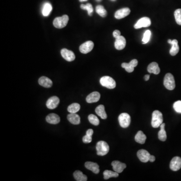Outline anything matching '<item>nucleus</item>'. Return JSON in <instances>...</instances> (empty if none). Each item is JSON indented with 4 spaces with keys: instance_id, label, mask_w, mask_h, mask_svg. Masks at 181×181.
Returning a JSON list of instances; mask_svg holds the SVG:
<instances>
[{
    "instance_id": "1",
    "label": "nucleus",
    "mask_w": 181,
    "mask_h": 181,
    "mask_svg": "<svg viewBox=\"0 0 181 181\" xmlns=\"http://www.w3.org/2000/svg\"><path fill=\"white\" fill-rule=\"evenodd\" d=\"M163 114L160 111L155 110L152 114L151 125L154 128H158L163 123Z\"/></svg>"
},
{
    "instance_id": "2",
    "label": "nucleus",
    "mask_w": 181,
    "mask_h": 181,
    "mask_svg": "<svg viewBox=\"0 0 181 181\" xmlns=\"http://www.w3.org/2000/svg\"><path fill=\"white\" fill-rule=\"evenodd\" d=\"M97 154L98 155L104 156L108 153L109 151V146L106 142L104 141L99 142L96 145Z\"/></svg>"
},
{
    "instance_id": "3",
    "label": "nucleus",
    "mask_w": 181,
    "mask_h": 181,
    "mask_svg": "<svg viewBox=\"0 0 181 181\" xmlns=\"http://www.w3.org/2000/svg\"><path fill=\"white\" fill-rule=\"evenodd\" d=\"M69 18L67 15H64L62 17H57L54 19L53 24L55 27L61 29L66 27L68 23Z\"/></svg>"
},
{
    "instance_id": "4",
    "label": "nucleus",
    "mask_w": 181,
    "mask_h": 181,
    "mask_svg": "<svg viewBox=\"0 0 181 181\" xmlns=\"http://www.w3.org/2000/svg\"><path fill=\"white\" fill-rule=\"evenodd\" d=\"M100 82L101 85L109 89H114L116 85L114 79L109 76H104L101 77Z\"/></svg>"
},
{
    "instance_id": "5",
    "label": "nucleus",
    "mask_w": 181,
    "mask_h": 181,
    "mask_svg": "<svg viewBox=\"0 0 181 181\" xmlns=\"http://www.w3.org/2000/svg\"><path fill=\"white\" fill-rule=\"evenodd\" d=\"M164 85L166 89L169 90H173L176 87L174 77L171 73L165 75L164 81Z\"/></svg>"
},
{
    "instance_id": "6",
    "label": "nucleus",
    "mask_w": 181,
    "mask_h": 181,
    "mask_svg": "<svg viewBox=\"0 0 181 181\" xmlns=\"http://www.w3.org/2000/svg\"><path fill=\"white\" fill-rule=\"evenodd\" d=\"M118 120L121 127H122V128H127L130 125L131 117L128 113H122L119 116Z\"/></svg>"
},
{
    "instance_id": "7",
    "label": "nucleus",
    "mask_w": 181,
    "mask_h": 181,
    "mask_svg": "<svg viewBox=\"0 0 181 181\" xmlns=\"http://www.w3.org/2000/svg\"><path fill=\"white\" fill-rule=\"evenodd\" d=\"M94 44L92 41H88L80 46V51L84 54H87L92 51L93 49Z\"/></svg>"
},
{
    "instance_id": "8",
    "label": "nucleus",
    "mask_w": 181,
    "mask_h": 181,
    "mask_svg": "<svg viewBox=\"0 0 181 181\" xmlns=\"http://www.w3.org/2000/svg\"><path fill=\"white\" fill-rule=\"evenodd\" d=\"M151 25V21L148 17H143L140 19L134 25V28L139 29L142 27H147Z\"/></svg>"
},
{
    "instance_id": "9",
    "label": "nucleus",
    "mask_w": 181,
    "mask_h": 181,
    "mask_svg": "<svg viewBox=\"0 0 181 181\" xmlns=\"http://www.w3.org/2000/svg\"><path fill=\"white\" fill-rule=\"evenodd\" d=\"M170 169L172 171H177L181 168V158L179 156H175L171 160Z\"/></svg>"
},
{
    "instance_id": "10",
    "label": "nucleus",
    "mask_w": 181,
    "mask_h": 181,
    "mask_svg": "<svg viewBox=\"0 0 181 181\" xmlns=\"http://www.w3.org/2000/svg\"><path fill=\"white\" fill-rule=\"evenodd\" d=\"M61 54L63 58L67 62H72L75 60V55L72 51L68 50L67 49H63L61 50Z\"/></svg>"
},
{
    "instance_id": "11",
    "label": "nucleus",
    "mask_w": 181,
    "mask_h": 181,
    "mask_svg": "<svg viewBox=\"0 0 181 181\" xmlns=\"http://www.w3.org/2000/svg\"><path fill=\"white\" fill-rule=\"evenodd\" d=\"M126 41L125 38L122 36H120L116 38L115 41V47L117 50H120L123 49L126 46Z\"/></svg>"
},
{
    "instance_id": "12",
    "label": "nucleus",
    "mask_w": 181,
    "mask_h": 181,
    "mask_svg": "<svg viewBox=\"0 0 181 181\" xmlns=\"http://www.w3.org/2000/svg\"><path fill=\"white\" fill-rule=\"evenodd\" d=\"M168 42L169 44L172 45V48L169 50L170 54L172 56L177 55L179 51V49H180L177 40L174 39L172 40L171 39H169Z\"/></svg>"
},
{
    "instance_id": "13",
    "label": "nucleus",
    "mask_w": 181,
    "mask_h": 181,
    "mask_svg": "<svg viewBox=\"0 0 181 181\" xmlns=\"http://www.w3.org/2000/svg\"><path fill=\"white\" fill-rule=\"evenodd\" d=\"M59 103V99L57 96H53L46 102V105L49 109H54L58 107Z\"/></svg>"
},
{
    "instance_id": "14",
    "label": "nucleus",
    "mask_w": 181,
    "mask_h": 181,
    "mask_svg": "<svg viewBox=\"0 0 181 181\" xmlns=\"http://www.w3.org/2000/svg\"><path fill=\"white\" fill-rule=\"evenodd\" d=\"M138 64V61L137 59H133L129 63H122L121 66L123 68H124L126 72H132L134 71V67H136Z\"/></svg>"
},
{
    "instance_id": "15",
    "label": "nucleus",
    "mask_w": 181,
    "mask_h": 181,
    "mask_svg": "<svg viewBox=\"0 0 181 181\" xmlns=\"http://www.w3.org/2000/svg\"><path fill=\"white\" fill-rule=\"evenodd\" d=\"M137 155L139 159V160L141 161L143 163H147V161H149L151 155L147 151L145 150H141L138 151Z\"/></svg>"
},
{
    "instance_id": "16",
    "label": "nucleus",
    "mask_w": 181,
    "mask_h": 181,
    "mask_svg": "<svg viewBox=\"0 0 181 181\" xmlns=\"http://www.w3.org/2000/svg\"><path fill=\"white\" fill-rule=\"evenodd\" d=\"M113 167V170L118 173H121L126 168V164L118 160L113 161L111 164Z\"/></svg>"
},
{
    "instance_id": "17",
    "label": "nucleus",
    "mask_w": 181,
    "mask_h": 181,
    "mask_svg": "<svg viewBox=\"0 0 181 181\" xmlns=\"http://www.w3.org/2000/svg\"><path fill=\"white\" fill-rule=\"evenodd\" d=\"M130 13V10L128 8H124L118 10L115 13V17L117 19L124 18L128 16Z\"/></svg>"
},
{
    "instance_id": "18",
    "label": "nucleus",
    "mask_w": 181,
    "mask_h": 181,
    "mask_svg": "<svg viewBox=\"0 0 181 181\" xmlns=\"http://www.w3.org/2000/svg\"><path fill=\"white\" fill-rule=\"evenodd\" d=\"M85 165L87 169L92 171L94 173L96 174H97L100 172L99 166L97 163H93L92 161H87V162H86Z\"/></svg>"
},
{
    "instance_id": "19",
    "label": "nucleus",
    "mask_w": 181,
    "mask_h": 181,
    "mask_svg": "<svg viewBox=\"0 0 181 181\" xmlns=\"http://www.w3.org/2000/svg\"><path fill=\"white\" fill-rule=\"evenodd\" d=\"M100 94L99 92H93L87 96L86 101L88 103L97 102L100 100Z\"/></svg>"
},
{
    "instance_id": "20",
    "label": "nucleus",
    "mask_w": 181,
    "mask_h": 181,
    "mask_svg": "<svg viewBox=\"0 0 181 181\" xmlns=\"http://www.w3.org/2000/svg\"><path fill=\"white\" fill-rule=\"evenodd\" d=\"M46 120L49 123L57 124L60 122V117L57 114L51 113L47 116Z\"/></svg>"
},
{
    "instance_id": "21",
    "label": "nucleus",
    "mask_w": 181,
    "mask_h": 181,
    "mask_svg": "<svg viewBox=\"0 0 181 181\" xmlns=\"http://www.w3.org/2000/svg\"><path fill=\"white\" fill-rule=\"evenodd\" d=\"M38 83L40 85L45 88H50L53 86V81L46 77H40Z\"/></svg>"
},
{
    "instance_id": "22",
    "label": "nucleus",
    "mask_w": 181,
    "mask_h": 181,
    "mask_svg": "<svg viewBox=\"0 0 181 181\" xmlns=\"http://www.w3.org/2000/svg\"><path fill=\"white\" fill-rule=\"evenodd\" d=\"M147 71L150 73H152L155 75H158L160 72V68L159 67V64L155 62H152L148 65Z\"/></svg>"
},
{
    "instance_id": "23",
    "label": "nucleus",
    "mask_w": 181,
    "mask_h": 181,
    "mask_svg": "<svg viewBox=\"0 0 181 181\" xmlns=\"http://www.w3.org/2000/svg\"><path fill=\"white\" fill-rule=\"evenodd\" d=\"M67 119L72 124L77 125L80 123V117L76 113H70L67 115Z\"/></svg>"
},
{
    "instance_id": "24",
    "label": "nucleus",
    "mask_w": 181,
    "mask_h": 181,
    "mask_svg": "<svg viewBox=\"0 0 181 181\" xmlns=\"http://www.w3.org/2000/svg\"><path fill=\"white\" fill-rule=\"evenodd\" d=\"M95 112L96 114L103 119H105L107 118V115L105 112V107L104 105H100L98 106L95 109Z\"/></svg>"
},
{
    "instance_id": "25",
    "label": "nucleus",
    "mask_w": 181,
    "mask_h": 181,
    "mask_svg": "<svg viewBox=\"0 0 181 181\" xmlns=\"http://www.w3.org/2000/svg\"><path fill=\"white\" fill-rule=\"evenodd\" d=\"M146 137L142 131H139L135 137V141L138 143L144 144L146 142Z\"/></svg>"
},
{
    "instance_id": "26",
    "label": "nucleus",
    "mask_w": 181,
    "mask_h": 181,
    "mask_svg": "<svg viewBox=\"0 0 181 181\" xmlns=\"http://www.w3.org/2000/svg\"><path fill=\"white\" fill-rule=\"evenodd\" d=\"M165 124L162 123L160 125V131H159L158 133V137L160 141L162 142H165L166 141L167 139V133L165 132Z\"/></svg>"
},
{
    "instance_id": "27",
    "label": "nucleus",
    "mask_w": 181,
    "mask_h": 181,
    "mask_svg": "<svg viewBox=\"0 0 181 181\" xmlns=\"http://www.w3.org/2000/svg\"><path fill=\"white\" fill-rule=\"evenodd\" d=\"M74 177L76 180L77 181H87V177L85 174L80 171H75L74 173Z\"/></svg>"
},
{
    "instance_id": "28",
    "label": "nucleus",
    "mask_w": 181,
    "mask_h": 181,
    "mask_svg": "<svg viewBox=\"0 0 181 181\" xmlns=\"http://www.w3.org/2000/svg\"><path fill=\"white\" fill-rule=\"evenodd\" d=\"M94 131L92 129H89L86 132V135L83 138V142L84 143H90L92 141V135L93 134Z\"/></svg>"
},
{
    "instance_id": "29",
    "label": "nucleus",
    "mask_w": 181,
    "mask_h": 181,
    "mask_svg": "<svg viewBox=\"0 0 181 181\" xmlns=\"http://www.w3.org/2000/svg\"><path fill=\"white\" fill-rule=\"evenodd\" d=\"M53 9L51 4L49 3H45L42 8V15L44 16H48L50 14V12Z\"/></svg>"
},
{
    "instance_id": "30",
    "label": "nucleus",
    "mask_w": 181,
    "mask_h": 181,
    "mask_svg": "<svg viewBox=\"0 0 181 181\" xmlns=\"http://www.w3.org/2000/svg\"><path fill=\"white\" fill-rule=\"evenodd\" d=\"M104 178L105 180H108L110 178H116L119 176V173L116 172L109 171V170H105L103 173Z\"/></svg>"
},
{
    "instance_id": "31",
    "label": "nucleus",
    "mask_w": 181,
    "mask_h": 181,
    "mask_svg": "<svg viewBox=\"0 0 181 181\" xmlns=\"http://www.w3.org/2000/svg\"><path fill=\"white\" fill-rule=\"evenodd\" d=\"M80 105L78 103H73L67 108V111L70 113H76L80 109Z\"/></svg>"
},
{
    "instance_id": "32",
    "label": "nucleus",
    "mask_w": 181,
    "mask_h": 181,
    "mask_svg": "<svg viewBox=\"0 0 181 181\" xmlns=\"http://www.w3.org/2000/svg\"><path fill=\"white\" fill-rule=\"evenodd\" d=\"M96 11L98 14L102 17H105L107 15V12L104 7L102 5H98L96 7Z\"/></svg>"
},
{
    "instance_id": "33",
    "label": "nucleus",
    "mask_w": 181,
    "mask_h": 181,
    "mask_svg": "<svg viewBox=\"0 0 181 181\" xmlns=\"http://www.w3.org/2000/svg\"><path fill=\"white\" fill-rule=\"evenodd\" d=\"M88 119L90 123L94 125H95V126H98L100 123V121L99 120L98 117L93 114L89 115L88 116Z\"/></svg>"
},
{
    "instance_id": "34",
    "label": "nucleus",
    "mask_w": 181,
    "mask_h": 181,
    "mask_svg": "<svg viewBox=\"0 0 181 181\" xmlns=\"http://www.w3.org/2000/svg\"><path fill=\"white\" fill-rule=\"evenodd\" d=\"M81 9L86 10L88 11V15L89 16H92V13L93 12V8L92 7V5L90 3H88L86 5L81 4Z\"/></svg>"
},
{
    "instance_id": "35",
    "label": "nucleus",
    "mask_w": 181,
    "mask_h": 181,
    "mask_svg": "<svg viewBox=\"0 0 181 181\" xmlns=\"http://www.w3.org/2000/svg\"><path fill=\"white\" fill-rule=\"evenodd\" d=\"M174 16L177 23L181 25V9H178L174 11Z\"/></svg>"
},
{
    "instance_id": "36",
    "label": "nucleus",
    "mask_w": 181,
    "mask_h": 181,
    "mask_svg": "<svg viewBox=\"0 0 181 181\" xmlns=\"http://www.w3.org/2000/svg\"><path fill=\"white\" fill-rule=\"evenodd\" d=\"M151 33L150 30H147L144 32L143 37L142 38V44H146L149 42L151 39Z\"/></svg>"
},
{
    "instance_id": "37",
    "label": "nucleus",
    "mask_w": 181,
    "mask_h": 181,
    "mask_svg": "<svg viewBox=\"0 0 181 181\" xmlns=\"http://www.w3.org/2000/svg\"><path fill=\"white\" fill-rule=\"evenodd\" d=\"M174 110L177 113H181V101H176L173 105Z\"/></svg>"
},
{
    "instance_id": "38",
    "label": "nucleus",
    "mask_w": 181,
    "mask_h": 181,
    "mask_svg": "<svg viewBox=\"0 0 181 181\" xmlns=\"http://www.w3.org/2000/svg\"><path fill=\"white\" fill-rule=\"evenodd\" d=\"M113 37H115V38H117V37H119L121 35V32L119 30H115L113 32Z\"/></svg>"
},
{
    "instance_id": "39",
    "label": "nucleus",
    "mask_w": 181,
    "mask_h": 181,
    "mask_svg": "<svg viewBox=\"0 0 181 181\" xmlns=\"http://www.w3.org/2000/svg\"><path fill=\"white\" fill-rule=\"evenodd\" d=\"M155 160V156L154 155H150V159H149V161H151V162H154Z\"/></svg>"
},
{
    "instance_id": "40",
    "label": "nucleus",
    "mask_w": 181,
    "mask_h": 181,
    "mask_svg": "<svg viewBox=\"0 0 181 181\" xmlns=\"http://www.w3.org/2000/svg\"><path fill=\"white\" fill-rule=\"evenodd\" d=\"M150 75H146L144 76V80L146 81H147L149 80V79H150Z\"/></svg>"
},
{
    "instance_id": "41",
    "label": "nucleus",
    "mask_w": 181,
    "mask_h": 181,
    "mask_svg": "<svg viewBox=\"0 0 181 181\" xmlns=\"http://www.w3.org/2000/svg\"><path fill=\"white\" fill-rule=\"evenodd\" d=\"M79 1H80V2H82L87 1L88 0H79Z\"/></svg>"
},
{
    "instance_id": "42",
    "label": "nucleus",
    "mask_w": 181,
    "mask_h": 181,
    "mask_svg": "<svg viewBox=\"0 0 181 181\" xmlns=\"http://www.w3.org/2000/svg\"><path fill=\"white\" fill-rule=\"evenodd\" d=\"M96 1L98 2H100L101 1V0H96Z\"/></svg>"
},
{
    "instance_id": "43",
    "label": "nucleus",
    "mask_w": 181,
    "mask_h": 181,
    "mask_svg": "<svg viewBox=\"0 0 181 181\" xmlns=\"http://www.w3.org/2000/svg\"><path fill=\"white\" fill-rule=\"evenodd\" d=\"M112 1H115V0H112Z\"/></svg>"
}]
</instances>
